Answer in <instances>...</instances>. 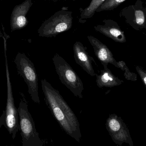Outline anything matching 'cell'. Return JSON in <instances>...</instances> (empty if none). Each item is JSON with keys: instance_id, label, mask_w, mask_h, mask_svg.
Here are the masks:
<instances>
[{"instance_id": "8fae6325", "label": "cell", "mask_w": 146, "mask_h": 146, "mask_svg": "<svg viewBox=\"0 0 146 146\" xmlns=\"http://www.w3.org/2000/svg\"><path fill=\"white\" fill-rule=\"evenodd\" d=\"M87 38L93 48L96 57L102 65H108L109 63H110L116 67H117V62L106 45L93 36H88Z\"/></svg>"}, {"instance_id": "ba28073f", "label": "cell", "mask_w": 146, "mask_h": 146, "mask_svg": "<svg viewBox=\"0 0 146 146\" xmlns=\"http://www.w3.org/2000/svg\"><path fill=\"white\" fill-rule=\"evenodd\" d=\"M33 4L32 0H26L15 7L10 18L11 31L21 30L27 25L28 21L26 15Z\"/></svg>"}, {"instance_id": "7c38bea8", "label": "cell", "mask_w": 146, "mask_h": 146, "mask_svg": "<svg viewBox=\"0 0 146 146\" xmlns=\"http://www.w3.org/2000/svg\"><path fill=\"white\" fill-rule=\"evenodd\" d=\"M104 69L101 71L99 75L96 74V83L100 88L103 87H113L119 86L123 83V81L120 80L111 72L108 68V65H103Z\"/></svg>"}, {"instance_id": "30bf717a", "label": "cell", "mask_w": 146, "mask_h": 146, "mask_svg": "<svg viewBox=\"0 0 146 146\" xmlns=\"http://www.w3.org/2000/svg\"><path fill=\"white\" fill-rule=\"evenodd\" d=\"M103 22L104 25L94 26V30L117 42L122 43L126 42L127 40L124 32L115 21L112 20L105 19L103 21Z\"/></svg>"}, {"instance_id": "8992f818", "label": "cell", "mask_w": 146, "mask_h": 146, "mask_svg": "<svg viewBox=\"0 0 146 146\" xmlns=\"http://www.w3.org/2000/svg\"><path fill=\"white\" fill-rule=\"evenodd\" d=\"M4 42V56L5 59L6 76L7 81V106L5 110V121L4 126L9 132L12 135V139H14L16 134L20 129L19 116L18 109L15 105L14 99L13 95L12 85L10 79L7 57V38L3 37Z\"/></svg>"}, {"instance_id": "e0dca14e", "label": "cell", "mask_w": 146, "mask_h": 146, "mask_svg": "<svg viewBox=\"0 0 146 146\" xmlns=\"http://www.w3.org/2000/svg\"><path fill=\"white\" fill-rule=\"evenodd\" d=\"M135 68L146 88V71L139 66H135Z\"/></svg>"}, {"instance_id": "6da1fadb", "label": "cell", "mask_w": 146, "mask_h": 146, "mask_svg": "<svg viewBox=\"0 0 146 146\" xmlns=\"http://www.w3.org/2000/svg\"><path fill=\"white\" fill-rule=\"evenodd\" d=\"M44 101L56 121L65 132L76 141L81 138L78 119L60 92L46 79L41 80Z\"/></svg>"}, {"instance_id": "2e32d148", "label": "cell", "mask_w": 146, "mask_h": 146, "mask_svg": "<svg viewBox=\"0 0 146 146\" xmlns=\"http://www.w3.org/2000/svg\"><path fill=\"white\" fill-rule=\"evenodd\" d=\"M145 16L144 12L141 10H137L135 13L134 22L139 28L145 27Z\"/></svg>"}, {"instance_id": "5bb4252c", "label": "cell", "mask_w": 146, "mask_h": 146, "mask_svg": "<svg viewBox=\"0 0 146 146\" xmlns=\"http://www.w3.org/2000/svg\"><path fill=\"white\" fill-rule=\"evenodd\" d=\"M125 1L126 0H106L97 9L96 12L113 10Z\"/></svg>"}, {"instance_id": "4fadbf2b", "label": "cell", "mask_w": 146, "mask_h": 146, "mask_svg": "<svg viewBox=\"0 0 146 146\" xmlns=\"http://www.w3.org/2000/svg\"><path fill=\"white\" fill-rule=\"evenodd\" d=\"M106 1V0H92L87 7L81 10L80 20L92 18L96 13L97 9Z\"/></svg>"}, {"instance_id": "ffe728a7", "label": "cell", "mask_w": 146, "mask_h": 146, "mask_svg": "<svg viewBox=\"0 0 146 146\" xmlns=\"http://www.w3.org/2000/svg\"><path fill=\"white\" fill-rule=\"evenodd\" d=\"M77 1V0H73V1Z\"/></svg>"}, {"instance_id": "9c48e42d", "label": "cell", "mask_w": 146, "mask_h": 146, "mask_svg": "<svg viewBox=\"0 0 146 146\" xmlns=\"http://www.w3.org/2000/svg\"><path fill=\"white\" fill-rule=\"evenodd\" d=\"M74 58L77 64L92 76H95L96 73L92 65V62L95 63L92 57L89 55L86 50V47H84L81 42H76L73 45Z\"/></svg>"}, {"instance_id": "ac0fdd59", "label": "cell", "mask_w": 146, "mask_h": 146, "mask_svg": "<svg viewBox=\"0 0 146 146\" xmlns=\"http://www.w3.org/2000/svg\"><path fill=\"white\" fill-rule=\"evenodd\" d=\"M50 1H52L53 2H57L58 1H61V0H50Z\"/></svg>"}, {"instance_id": "d6986e66", "label": "cell", "mask_w": 146, "mask_h": 146, "mask_svg": "<svg viewBox=\"0 0 146 146\" xmlns=\"http://www.w3.org/2000/svg\"><path fill=\"white\" fill-rule=\"evenodd\" d=\"M13 146V145H10V146H7H7Z\"/></svg>"}, {"instance_id": "5b68a950", "label": "cell", "mask_w": 146, "mask_h": 146, "mask_svg": "<svg viewBox=\"0 0 146 146\" xmlns=\"http://www.w3.org/2000/svg\"><path fill=\"white\" fill-rule=\"evenodd\" d=\"M52 60L56 71L62 83L68 88L75 97L82 98L83 84L76 73L58 54H55Z\"/></svg>"}, {"instance_id": "9a60e30c", "label": "cell", "mask_w": 146, "mask_h": 146, "mask_svg": "<svg viewBox=\"0 0 146 146\" xmlns=\"http://www.w3.org/2000/svg\"><path fill=\"white\" fill-rule=\"evenodd\" d=\"M117 68L124 71V76L125 78L128 80L136 81L137 80V75L134 73L132 72L129 69L124 61L117 62Z\"/></svg>"}, {"instance_id": "7a4b0ae2", "label": "cell", "mask_w": 146, "mask_h": 146, "mask_svg": "<svg viewBox=\"0 0 146 146\" xmlns=\"http://www.w3.org/2000/svg\"><path fill=\"white\" fill-rule=\"evenodd\" d=\"M20 102L18 108L19 123L22 146H42L43 142L37 132L33 118L28 109L25 96L20 92Z\"/></svg>"}, {"instance_id": "3957f363", "label": "cell", "mask_w": 146, "mask_h": 146, "mask_svg": "<svg viewBox=\"0 0 146 146\" xmlns=\"http://www.w3.org/2000/svg\"><path fill=\"white\" fill-rule=\"evenodd\" d=\"M72 12L62 9L45 20L38 30V36L52 37L69 31L73 25Z\"/></svg>"}, {"instance_id": "52a82bcc", "label": "cell", "mask_w": 146, "mask_h": 146, "mask_svg": "<svg viewBox=\"0 0 146 146\" xmlns=\"http://www.w3.org/2000/svg\"><path fill=\"white\" fill-rule=\"evenodd\" d=\"M106 125L115 143L119 145L125 143L129 146H133L129 131L121 117L116 114H111L106 120Z\"/></svg>"}, {"instance_id": "277c9868", "label": "cell", "mask_w": 146, "mask_h": 146, "mask_svg": "<svg viewBox=\"0 0 146 146\" xmlns=\"http://www.w3.org/2000/svg\"><path fill=\"white\" fill-rule=\"evenodd\" d=\"M14 62L18 74L24 79L28 88V92L33 102L40 104L38 94V77L32 62L24 53H18Z\"/></svg>"}]
</instances>
